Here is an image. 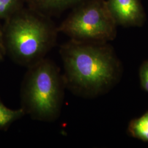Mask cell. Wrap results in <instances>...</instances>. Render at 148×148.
<instances>
[{
    "label": "cell",
    "instance_id": "cell-1",
    "mask_svg": "<svg viewBox=\"0 0 148 148\" xmlns=\"http://www.w3.org/2000/svg\"><path fill=\"white\" fill-rule=\"evenodd\" d=\"M59 53L66 89L75 95H101L116 84L121 75L120 62L108 42L70 39L60 46Z\"/></svg>",
    "mask_w": 148,
    "mask_h": 148
},
{
    "label": "cell",
    "instance_id": "cell-2",
    "mask_svg": "<svg viewBox=\"0 0 148 148\" xmlns=\"http://www.w3.org/2000/svg\"><path fill=\"white\" fill-rule=\"evenodd\" d=\"M58 32L46 15L21 8L9 18L2 32L5 53L27 68L46 58L56 45Z\"/></svg>",
    "mask_w": 148,
    "mask_h": 148
},
{
    "label": "cell",
    "instance_id": "cell-3",
    "mask_svg": "<svg viewBox=\"0 0 148 148\" xmlns=\"http://www.w3.org/2000/svg\"><path fill=\"white\" fill-rule=\"evenodd\" d=\"M65 89L58 66L43 59L27 68L21 87V108L34 120L55 121L60 115Z\"/></svg>",
    "mask_w": 148,
    "mask_h": 148
},
{
    "label": "cell",
    "instance_id": "cell-4",
    "mask_svg": "<svg viewBox=\"0 0 148 148\" xmlns=\"http://www.w3.org/2000/svg\"><path fill=\"white\" fill-rule=\"evenodd\" d=\"M117 27L106 0H87L75 7L57 30L74 40L108 42L116 36Z\"/></svg>",
    "mask_w": 148,
    "mask_h": 148
},
{
    "label": "cell",
    "instance_id": "cell-5",
    "mask_svg": "<svg viewBox=\"0 0 148 148\" xmlns=\"http://www.w3.org/2000/svg\"><path fill=\"white\" fill-rule=\"evenodd\" d=\"M106 2L117 25L140 27L146 21L141 0H106Z\"/></svg>",
    "mask_w": 148,
    "mask_h": 148
},
{
    "label": "cell",
    "instance_id": "cell-6",
    "mask_svg": "<svg viewBox=\"0 0 148 148\" xmlns=\"http://www.w3.org/2000/svg\"><path fill=\"white\" fill-rule=\"evenodd\" d=\"M87 0H26L29 8L43 13H53L75 7Z\"/></svg>",
    "mask_w": 148,
    "mask_h": 148
},
{
    "label": "cell",
    "instance_id": "cell-7",
    "mask_svg": "<svg viewBox=\"0 0 148 148\" xmlns=\"http://www.w3.org/2000/svg\"><path fill=\"white\" fill-rule=\"evenodd\" d=\"M128 130L133 137L148 142V111L142 116L130 122Z\"/></svg>",
    "mask_w": 148,
    "mask_h": 148
},
{
    "label": "cell",
    "instance_id": "cell-8",
    "mask_svg": "<svg viewBox=\"0 0 148 148\" xmlns=\"http://www.w3.org/2000/svg\"><path fill=\"white\" fill-rule=\"evenodd\" d=\"M26 115L22 108L12 110L5 106L0 99V130L7 131L11 125Z\"/></svg>",
    "mask_w": 148,
    "mask_h": 148
},
{
    "label": "cell",
    "instance_id": "cell-9",
    "mask_svg": "<svg viewBox=\"0 0 148 148\" xmlns=\"http://www.w3.org/2000/svg\"><path fill=\"white\" fill-rule=\"evenodd\" d=\"M26 0H0V19L10 18L21 9Z\"/></svg>",
    "mask_w": 148,
    "mask_h": 148
},
{
    "label": "cell",
    "instance_id": "cell-10",
    "mask_svg": "<svg viewBox=\"0 0 148 148\" xmlns=\"http://www.w3.org/2000/svg\"><path fill=\"white\" fill-rule=\"evenodd\" d=\"M139 77L142 88L148 92V60L143 62L140 67Z\"/></svg>",
    "mask_w": 148,
    "mask_h": 148
},
{
    "label": "cell",
    "instance_id": "cell-11",
    "mask_svg": "<svg viewBox=\"0 0 148 148\" xmlns=\"http://www.w3.org/2000/svg\"><path fill=\"white\" fill-rule=\"evenodd\" d=\"M5 54V49L2 38V32L0 30V63L3 60Z\"/></svg>",
    "mask_w": 148,
    "mask_h": 148
}]
</instances>
